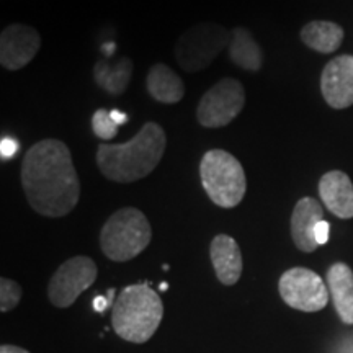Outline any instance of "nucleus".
<instances>
[{
	"label": "nucleus",
	"mask_w": 353,
	"mask_h": 353,
	"mask_svg": "<svg viewBox=\"0 0 353 353\" xmlns=\"http://www.w3.org/2000/svg\"><path fill=\"white\" fill-rule=\"evenodd\" d=\"M112 303L113 301H110L108 296H97L94 299V309H95L97 312H103L105 309H107Z\"/></svg>",
	"instance_id": "nucleus-24"
},
{
	"label": "nucleus",
	"mask_w": 353,
	"mask_h": 353,
	"mask_svg": "<svg viewBox=\"0 0 353 353\" xmlns=\"http://www.w3.org/2000/svg\"><path fill=\"white\" fill-rule=\"evenodd\" d=\"M149 95L154 100L165 105L179 103L185 95V83L175 70H172L167 64H154L145 79Z\"/></svg>",
	"instance_id": "nucleus-16"
},
{
	"label": "nucleus",
	"mask_w": 353,
	"mask_h": 353,
	"mask_svg": "<svg viewBox=\"0 0 353 353\" xmlns=\"http://www.w3.org/2000/svg\"><path fill=\"white\" fill-rule=\"evenodd\" d=\"M21 185L38 214L63 218L77 206L81 180L68 144L59 139L38 141L21 162Z\"/></svg>",
	"instance_id": "nucleus-1"
},
{
	"label": "nucleus",
	"mask_w": 353,
	"mask_h": 353,
	"mask_svg": "<svg viewBox=\"0 0 353 353\" xmlns=\"http://www.w3.org/2000/svg\"><path fill=\"white\" fill-rule=\"evenodd\" d=\"M245 107V90L237 79L224 77L201 97L196 120L205 128H223L236 120Z\"/></svg>",
	"instance_id": "nucleus-7"
},
{
	"label": "nucleus",
	"mask_w": 353,
	"mask_h": 353,
	"mask_svg": "<svg viewBox=\"0 0 353 353\" xmlns=\"http://www.w3.org/2000/svg\"><path fill=\"white\" fill-rule=\"evenodd\" d=\"M321 92L329 107L343 110L353 105V56H339L322 70Z\"/></svg>",
	"instance_id": "nucleus-11"
},
{
	"label": "nucleus",
	"mask_w": 353,
	"mask_h": 353,
	"mask_svg": "<svg viewBox=\"0 0 353 353\" xmlns=\"http://www.w3.org/2000/svg\"><path fill=\"white\" fill-rule=\"evenodd\" d=\"M110 114H112L113 121L117 123L118 126H121L123 123H126V121H128V117H126V113L120 112V110H112V112H110Z\"/></svg>",
	"instance_id": "nucleus-25"
},
{
	"label": "nucleus",
	"mask_w": 353,
	"mask_h": 353,
	"mask_svg": "<svg viewBox=\"0 0 353 353\" xmlns=\"http://www.w3.org/2000/svg\"><path fill=\"white\" fill-rule=\"evenodd\" d=\"M118 128L120 126L113 121L108 110H97L94 117H92V130H94V132L100 139H113L118 134Z\"/></svg>",
	"instance_id": "nucleus-20"
},
{
	"label": "nucleus",
	"mask_w": 353,
	"mask_h": 353,
	"mask_svg": "<svg viewBox=\"0 0 353 353\" xmlns=\"http://www.w3.org/2000/svg\"><path fill=\"white\" fill-rule=\"evenodd\" d=\"M21 299V288L17 281L3 276L0 280V311L8 312L19 306Z\"/></svg>",
	"instance_id": "nucleus-21"
},
{
	"label": "nucleus",
	"mask_w": 353,
	"mask_h": 353,
	"mask_svg": "<svg viewBox=\"0 0 353 353\" xmlns=\"http://www.w3.org/2000/svg\"><path fill=\"white\" fill-rule=\"evenodd\" d=\"M200 179L206 195L219 208H236L244 200L245 172L231 152L223 149L206 152L200 162Z\"/></svg>",
	"instance_id": "nucleus-5"
},
{
	"label": "nucleus",
	"mask_w": 353,
	"mask_h": 353,
	"mask_svg": "<svg viewBox=\"0 0 353 353\" xmlns=\"http://www.w3.org/2000/svg\"><path fill=\"white\" fill-rule=\"evenodd\" d=\"M165 145L167 138L162 126L148 121L128 143H101L97 149V165L112 182H138L156 170L165 152Z\"/></svg>",
	"instance_id": "nucleus-2"
},
{
	"label": "nucleus",
	"mask_w": 353,
	"mask_h": 353,
	"mask_svg": "<svg viewBox=\"0 0 353 353\" xmlns=\"http://www.w3.org/2000/svg\"><path fill=\"white\" fill-rule=\"evenodd\" d=\"M231 43V32L214 21H201L185 30L175 44V57L180 68L190 74L200 72Z\"/></svg>",
	"instance_id": "nucleus-6"
},
{
	"label": "nucleus",
	"mask_w": 353,
	"mask_h": 353,
	"mask_svg": "<svg viewBox=\"0 0 353 353\" xmlns=\"http://www.w3.org/2000/svg\"><path fill=\"white\" fill-rule=\"evenodd\" d=\"M151 224L138 208H121L113 213L100 232V247L113 262H128L151 244Z\"/></svg>",
	"instance_id": "nucleus-4"
},
{
	"label": "nucleus",
	"mask_w": 353,
	"mask_h": 353,
	"mask_svg": "<svg viewBox=\"0 0 353 353\" xmlns=\"http://www.w3.org/2000/svg\"><path fill=\"white\" fill-rule=\"evenodd\" d=\"M19 149H20V144L17 143L15 139L2 138V141H0V156H2V159L13 157Z\"/></svg>",
	"instance_id": "nucleus-22"
},
{
	"label": "nucleus",
	"mask_w": 353,
	"mask_h": 353,
	"mask_svg": "<svg viewBox=\"0 0 353 353\" xmlns=\"http://www.w3.org/2000/svg\"><path fill=\"white\" fill-rule=\"evenodd\" d=\"M210 255L216 276L221 283L226 286L236 285L244 268L239 244L228 234H218L211 241Z\"/></svg>",
	"instance_id": "nucleus-14"
},
{
	"label": "nucleus",
	"mask_w": 353,
	"mask_h": 353,
	"mask_svg": "<svg viewBox=\"0 0 353 353\" xmlns=\"http://www.w3.org/2000/svg\"><path fill=\"white\" fill-rule=\"evenodd\" d=\"M103 52H107V56H112L114 52V44H105L103 46Z\"/></svg>",
	"instance_id": "nucleus-27"
},
{
	"label": "nucleus",
	"mask_w": 353,
	"mask_h": 353,
	"mask_svg": "<svg viewBox=\"0 0 353 353\" xmlns=\"http://www.w3.org/2000/svg\"><path fill=\"white\" fill-rule=\"evenodd\" d=\"M159 288H161V291H167V290H169V285H167L165 281H164V283H161V286H159Z\"/></svg>",
	"instance_id": "nucleus-28"
},
{
	"label": "nucleus",
	"mask_w": 353,
	"mask_h": 353,
	"mask_svg": "<svg viewBox=\"0 0 353 353\" xmlns=\"http://www.w3.org/2000/svg\"><path fill=\"white\" fill-rule=\"evenodd\" d=\"M322 218H324V211H322L321 203L314 198L306 196L296 203L291 214V237L301 252H314L319 247L314 231Z\"/></svg>",
	"instance_id": "nucleus-12"
},
{
	"label": "nucleus",
	"mask_w": 353,
	"mask_h": 353,
	"mask_svg": "<svg viewBox=\"0 0 353 353\" xmlns=\"http://www.w3.org/2000/svg\"><path fill=\"white\" fill-rule=\"evenodd\" d=\"M41 48L38 30L25 23H12L0 34V64L7 70H20L28 65Z\"/></svg>",
	"instance_id": "nucleus-10"
},
{
	"label": "nucleus",
	"mask_w": 353,
	"mask_h": 353,
	"mask_svg": "<svg viewBox=\"0 0 353 353\" xmlns=\"http://www.w3.org/2000/svg\"><path fill=\"white\" fill-rule=\"evenodd\" d=\"M329 232H330L329 223H327V221L322 219L321 223L316 226V231H314V237H316L317 245L327 244V241H329Z\"/></svg>",
	"instance_id": "nucleus-23"
},
{
	"label": "nucleus",
	"mask_w": 353,
	"mask_h": 353,
	"mask_svg": "<svg viewBox=\"0 0 353 353\" xmlns=\"http://www.w3.org/2000/svg\"><path fill=\"white\" fill-rule=\"evenodd\" d=\"M319 195L325 208L337 218H353V183L347 174L341 170H332L322 175Z\"/></svg>",
	"instance_id": "nucleus-13"
},
{
	"label": "nucleus",
	"mask_w": 353,
	"mask_h": 353,
	"mask_svg": "<svg viewBox=\"0 0 353 353\" xmlns=\"http://www.w3.org/2000/svg\"><path fill=\"white\" fill-rule=\"evenodd\" d=\"M327 288L343 324H353V272L347 263H334L327 270Z\"/></svg>",
	"instance_id": "nucleus-15"
},
{
	"label": "nucleus",
	"mask_w": 353,
	"mask_h": 353,
	"mask_svg": "<svg viewBox=\"0 0 353 353\" xmlns=\"http://www.w3.org/2000/svg\"><path fill=\"white\" fill-rule=\"evenodd\" d=\"M99 268L90 257L77 255L61 265L48 285V298L56 307H69L95 283Z\"/></svg>",
	"instance_id": "nucleus-9"
},
{
	"label": "nucleus",
	"mask_w": 353,
	"mask_h": 353,
	"mask_svg": "<svg viewBox=\"0 0 353 353\" xmlns=\"http://www.w3.org/2000/svg\"><path fill=\"white\" fill-rule=\"evenodd\" d=\"M0 353H30V352L17 345H2L0 347Z\"/></svg>",
	"instance_id": "nucleus-26"
},
{
	"label": "nucleus",
	"mask_w": 353,
	"mask_h": 353,
	"mask_svg": "<svg viewBox=\"0 0 353 353\" xmlns=\"http://www.w3.org/2000/svg\"><path fill=\"white\" fill-rule=\"evenodd\" d=\"M278 291L290 307L303 312H317L327 306L330 293L327 285L316 272L294 267L286 270L278 281Z\"/></svg>",
	"instance_id": "nucleus-8"
},
{
	"label": "nucleus",
	"mask_w": 353,
	"mask_h": 353,
	"mask_svg": "<svg viewBox=\"0 0 353 353\" xmlns=\"http://www.w3.org/2000/svg\"><path fill=\"white\" fill-rule=\"evenodd\" d=\"M134 64L130 57H121L117 63H110L108 59L97 61L94 68V79L99 87L108 92L110 95H121L130 85Z\"/></svg>",
	"instance_id": "nucleus-18"
},
{
	"label": "nucleus",
	"mask_w": 353,
	"mask_h": 353,
	"mask_svg": "<svg viewBox=\"0 0 353 353\" xmlns=\"http://www.w3.org/2000/svg\"><path fill=\"white\" fill-rule=\"evenodd\" d=\"M301 39L311 50L322 52V54H330L341 48L343 41V28L334 21H309L301 30Z\"/></svg>",
	"instance_id": "nucleus-19"
},
{
	"label": "nucleus",
	"mask_w": 353,
	"mask_h": 353,
	"mask_svg": "<svg viewBox=\"0 0 353 353\" xmlns=\"http://www.w3.org/2000/svg\"><path fill=\"white\" fill-rule=\"evenodd\" d=\"M229 57L237 68L249 70V72H257L263 64V52L259 43L244 26H236L231 30Z\"/></svg>",
	"instance_id": "nucleus-17"
},
{
	"label": "nucleus",
	"mask_w": 353,
	"mask_h": 353,
	"mask_svg": "<svg viewBox=\"0 0 353 353\" xmlns=\"http://www.w3.org/2000/svg\"><path fill=\"white\" fill-rule=\"evenodd\" d=\"M162 317H164L162 299L145 283L126 286L113 303V330L126 342H148L156 334Z\"/></svg>",
	"instance_id": "nucleus-3"
}]
</instances>
